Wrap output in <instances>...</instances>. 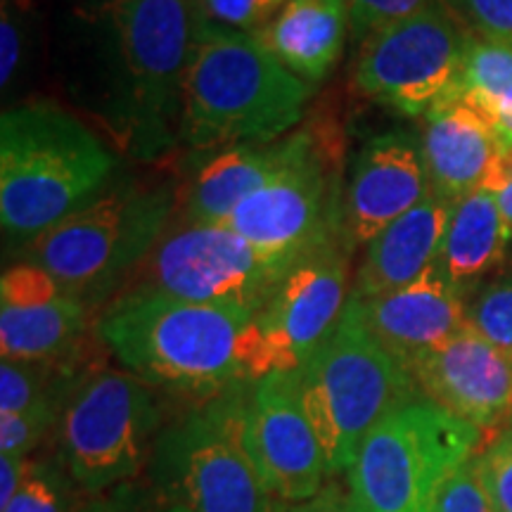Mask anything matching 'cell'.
<instances>
[{
	"instance_id": "1",
	"label": "cell",
	"mask_w": 512,
	"mask_h": 512,
	"mask_svg": "<svg viewBox=\"0 0 512 512\" xmlns=\"http://www.w3.org/2000/svg\"><path fill=\"white\" fill-rule=\"evenodd\" d=\"M192 0H107L55 69L83 119L143 164L181 145L183 83L202 29Z\"/></svg>"
},
{
	"instance_id": "2",
	"label": "cell",
	"mask_w": 512,
	"mask_h": 512,
	"mask_svg": "<svg viewBox=\"0 0 512 512\" xmlns=\"http://www.w3.org/2000/svg\"><path fill=\"white\" fill-rule=\"evenodd\" d=\"M95 323L100 347L152 389L211 399L252 373V313L192 304L159 292H121Z\"/></svg>"
},
{
	"instance_id": "3",
	"label": "cell",
	"mask_w": 512,
	"mask_h": 512,
	"mask_svg": "<svg viewBox=\"0 0 512 512\" xmlns=\"http://www.w3.org/2000/svg\"><path fill=\"white\" fill-rule=\"evenodd\" d=\"M119 157L79 114L24 100L0 117V226L15 254L114 183Z\"/></svg>"
},
{
	"instance_id": "4",
	"label": "cell",
	"mask_w": 512,
	"mask_h": 512,
	"mask_svg": "<svg viewBox=\"0 0 512 512\" xmlns=\"http://www.w3.org/2000/svg\"><path fill=\"white\" fill-rule=\"evenodd\" d=\"M311 95L254 34L204 19L185 72L181 143L200 152L275 143L302 124Z\"/></svg>"
},
{
	"instance_id": "5",
	"label": "cell",
	"mask_w": 512,
	"mask_h": 512,
	"mask_svg": "<svg viewBox=\"0 0 512 512\" xmlns=\"http://www.w3.org/2000/svg\"><path fill=\"white\" fill-rule=\"evenodd\" d=\"M181 183L119 178L98 200L12 254L41 266L91 309L105 306L174 221Z\"/></svg>"
},
{
	"instance_id": "6",
	"label": "cell",
	"mask_w": 512,
	"mask_h": 512,
	"mask_svg": "<svg viewBox=\"0 0 512 512\" xmlns=\"http://www.w3.org/2000/svg\"><path fill=\"white\" fill-rule=\"evenodd\" d=\"M297 382L330 475L349 472L377 422L422 396L406 361L368 330L351 299L332 335L297 370Z\"/></svg>"
},
{
	"instance_id": "7",
	"label": "cell",
	"mask_w": 512,
	"mask_h": 512,
	"mask_svg": "<svg viewBox=\"0 0 512 512\" xmlns=\"http://www.w3.org/2000/svg\"><path fill=\"white\" fill-rule=\"evenodd\" d=\"M254 382L235 384L164 425L147 467L166 505L190 512H273L247 439Z\"/></svg>"
},
{
	"instance_id": "8",
	"label": "cell",
	"mask_w": 512,
	"mask_h": 512,
	"mask_svg": "<svg viewBox=\"0 0 512 512\" xmlns=\"http://www.w3.org/2000/svg\"><path fill=\"white\" fill-rule=\"evenodd\" d=\"M486 444L484 434L418 396L382 418L347 472L361 512H437L441 491Z\"/></svg>"
},
{
	"instance_id": "9",
	"label": "cell",
	"mask_w": 512,
	"mask_h": 512,
	"mask_svg": "<svg viewBox=\"0 0 512 512\" xmlns=\"http://www.w3.org/2000/svg\"><path fill=\"white\" fill-rule=\"evenodd\" d=\"M342 128L309 119L285 136L283 164L230 216L228 228L278 261L294 264L342 235Z\"/></svg>"
},
{
	"instance_id": "10",
	"label": "cell",
	"mask_w": 512,
	"mask_h": 512,
	"mask_svg": "<svg viewBox=\"0 0 512 512\" xmlns=\"http://www.w3.org/2000/svg\"><path fill=\"white\" fill-rule=\"evenodd\" d=\"M159 392L124 368L93 363L64 399L57 458L86 494H102L150 463L164 430Z\"/></svg>"
},
{
	"instance_id": "11",
	"label": "cell",
	"mask_w": 512,
	"mask_h": 512,
	"mask_svg": "<svg viewBox=\"0 0 512 512\" xmlns=\"http://www.w3.org/2000/svg\"><path fill=\"white\" fill-rule=\"evenodd\" d=\"M292 266L259 252L233 228L185 223L174 216L157 247L117 294L159 292L256 316Z\"/></svg>"
},
{
	"instance_id": "12",
	"label": "cell",
	"mask_w": 512,
	"mask_h": 512,
	"mask_svg": "<svg viewBox=\"0 0 512 512\" xmlns=\"http://www.w3.org/2000/svg\"><path fill=\"white\" fill-rule=\"evenodd\" d=\"M467 36L470 31L439 0L361 41L351 88L403 117L425 119L460 95Z\"/></svg>"
},
{
	"instance_id": "13",
	"label": "cell",
	"mask_w": 512,
	"mask_h": 512,
	"mask_svg": "<svg viewBox=\"0 0 512 512\" xmlns=\"http://www.w3.org/2000/svg\"><path fill=\"white\" fill-rule=\"evenodd\" d=\"M351 254L354 247L342 233L294 261L254 316V380L271 373H297L332 335L351 299Z\"/></svg>"
},
{
	"instance_id": "14",
	"label": "cell",
	"mask_w": 512,
	"mask_h": 512,
	"mask_svg": "<svg viewBox=\"0 0 512 512\" xmlns=\"http://www.w3.org/2000/svg\"><path fill=\"white\" fill-rule=\"evenodd\" d=\"M247 439L273 501H306L328 484V458L306 415L297 373H271L252 384Z\"/></svg>"
},
{
	"instance_id": "15",
	"label": "cell",
	"mask_w": 512,
	"mask_h": 512,
	"mask_svg": "<svg viewBox=\"0 0 512 512\" xmlns=\"http://www.w3.org/2000/svg\"><path fill=\"white\" fill-rule=\"evenodd\" d=\"M418 392L491 441L512 425V356L472 325L408 363Z\"/></svg>"
},
{
	"instance_id": "16",
	"label": "cell",
	"mask_w": 512,
	"mask_h": 512,
	"mask_svg": "<svg viewBox=\"0 0 512 512\" xmlns=\"http://www.w3.org/2000/svg\"><path fill=\"white\" fill-rule=\"evenodd\" d=\"M93 309L41 266L12 261L0 278V351L10 361H62L86 351Z\"/></svg>"
},
{
	"instance_id": "17",
	"label": "cell",
	"mask_w": 512,
	"mask_h": 512,
	"mask_svg": "<svg viewBox=\"0 0 512 512\" xmlns=\"http://www.w3.org/2000/svg\"><path fill=\"white\" fill-rule=\"evenodd\" d=\"M430 195L420 145L396 131L373 136L356 152L344 185V235L354 249L366 247Z\"/></svg>"
},
{
	"instance_id": "18",
	"label": "cell",
	"mask_w": 512,
	"mask_h": 512,
	"mask_svg": "<svg viewBox=\"0 0 512 512\" xmlns=\"http://www.w3.org/2000/svg\"><path fill=\"white\" fill-rule=\"evenodd\" d=\"M368 330L389 351L408 363L467 325L465 294L453 287L437 266L411 285L373 299H354Z\"/></svg>"
},
{
	"instance_id": "19",
	"label": "cell",
	"mask_w": 512,
	"mask_h": 512,
	"mask_svg": "<svg viewBox=\"0 0 512 512\" xmlns=\"http://www.w3.org/2000/svg\"><path fill=\"white\" fill-rule=\"evenodd\" d=\"M498 136L501 131L494 121L463 95L427 114L418 145L434 195L456 202L482 188Z\"/></svg>"
},
{
	"instance_id": "20",
	"label": "cell",
	"mask_w": 512,
	"mask_h": 512,
	"mask_svg": "<svg viewBox=\"0 0 512 512\" xmlns=\"http://www.w3.org/2000/svg\"><path fill=\"white\" fill-rule=\"evenodd\" d=\"M451 207L453 202L432 192L418 207L384 228L363 247L366 252L356 268L351 297L373 299L394 292L437 266Z\"/></svg>"
},
{
	"instance_id": "21",
	"label": "cell",
	"mask_w": 512,
	"mask_h": 512,
	"mask_svg": "<svg viewBox=\"0 0 512 512\" xmlns=\"http://www.w3.org/2000/svg\"><path fill=\"white\" fill-rule=\"evenodd\" d=\"M285 138L266 145H235L209 152L181 185L176 219L228 226L235 209L283 164Z\"/></svg>"
},
{
	"instance_id": "22",
	"label": "cell",
	"mask_w": 512,
	"mask_h": 512,
	"mask_svg": "<svg viewBox=\"0 0 512 512\" xmlns=\"http://www.w3.org/2000/svg\"><path fill=\"white\" fill-rule=\"evenodd\" d=\"M351 27L347 0H287L264 29V46L306 83H320L337 67Z\"/></svg>"
},
{
	"instance_id": "23",
	"label": "cell",
	"mask_w": 512,
	"mask_h": 512,
	"mask_svg": "<svg viewBox=\"0 0 512 512\" xmlns=\"http://www.w3.org/2000/svg\"><path fill=\"white\" fill-rule=\"evenodd\" d=\"M508 245L494 195L484 188L472 190L453 202L437 268L448 283L467 294L505 264Z\"/></svg>"
},
{
	"instance_id": "24",
	"label": "cell",
	"mask_w": 512,
	"mask_h": 512,
	"mask_svg": "<svg viewBox=\"0 0 512 512\" xmlns=\"http://www.w3.org/2000/svg\"><path fill=\"white\" fill-rule=\"evenodd\" d=\"M460 95L491 121L512 112V46L477 34L467 36Z\"/></svg>"
},
{
	"instance_id": "25",
	"label": "cell",
	"mask_w": 512,
	"mask_h": 512,
	"mask_svg": "<svg viewBox=\"0 0 512 512\" xmlns=\"http://www.w3.org/2000/svg\"><path fill=\"white\" fill-rule=\"evenodd\" d=\"M38 24L31 0H3L0 5V88L5 107L24 102L36 69Z\"/></svg>"
},
{
	"instance_id": "26",
	"label": "cell",
	"mask_w": 512,
	"mask_h": 512,
	"mask_svg": "<svg viewBox=\"0 0 512 512\" xmlns=\"http://www.w3.org/2000/svg\"><path fill=\"white\" fill-rule=\"evenodd\" d=\"M74 479L64 465L31 460L17 496L0 512H79L76 510Z\"/></svg>"
},
{
	"instance_id": "27",
	"label": "cell",
	"mask_w": 512,
	"mask_h": 512,
	"mask_svg": "<svg viewBox=\"0 0 512 512\" xmlns=\"http://www.w3.org/2000/svg\"><path fill=\"white\" fill-rule=\"evenodd\" d=\"M467 325L512 356V275L486 280L465 294Z\"/></svg>"
},
{
	"instance_id": "28",
	"label": "cell",
	"mask_w": 512,
	"mask_h": 512,
	"mask_svg": "<svg viewBox=\"0 0 512 512\" xmlns=\"http://www.w3.org/2000/svg\"><path fill=\"white\" fill-rule=\"evenodd\" d=\"M62 406L46 403L24 413H0V453L29 458L50 432L57 430Z\"/></svg>"
},
{
	"instance_id": "29",
	"label": "cell",
	"mask_w": 512,
	"mask_h": 512,
	"mask_svg": "<svg viewBox=\"0 0 512 512\" xmlns=\"http://www.w3.org/2000/svg\"><path fill=\"white\" fill-rule=\"evenodd\" d=\"M475 465L496 512H512V427L486 441Z\"/></svg>"
},
{
	"instance_id": "30",
	"label": "cell",
	"mask_w": 512,
	"mask_h": 512,
	"mask_svg": "<svg viewBox=\"0 0 512 512\" xmlns=\"http://www.w3.org/2000/svg\"><path fill=\"white\" fill-rule=\"evenodd\" d=\"M192 3L216 27L256 34L283 10L287 0H192Z\"/></svg>"
},
{
	"instance_id": "31",
	"label": "cell",
	"mask_w": 512,
	"mask_h": 512,
	"mask_svg": "<svg viewBox=\"0 0 512 512\" xmlns=\"http://www.w3.org/2000/svg\"><path fill=\"white\" fill-rule=\"evenodd\" d=\"M472 34L512 46V0H441Z\"/></svg>"
},
{
	"instance_id": "32",
	"label": "cell",
	"mask_w": 512,
	"mask_h": 512,
	"mask_svg": "<svg viewBox=\"0 0 512 512\" xmlns=\"http://www.w3.org/2000/svg\"><path fill=\"white\" fill-rule=\"evenodd\" d=\"M439 0H347L351 31L358 41H366L377 29L418 15Z\"/></svg>"
},
{
	"instance_id": "33",
	"label": "cell",
	"mask_w": 512,
	"mask_h": 512,
	"mask_svg": "<svg viewBox=\"0 0 512 512\" xmlns=\"http://www.w3.org/2000/svg\"><path fill=\"white\" fill-rule=\"evenodd\" d=\"M437 512H496L477 475L475 458L448 479L439 496Z\"/></svg>"
},
{
	"instance_id": "34",
	"label": "cell",
	"mask_w": 512,
	"mask_h": 512,
	"mask_svg": "<svg viewBox=\"0 0 512 512\" xmlns=\"http://www.w3.org/2000/svg\"><path fill=\"white\" fill-rule=\"evenodd\" d=\"M498 131H501V136H498L496 155L489 171H486L482 188L494 195L498 209H501L505 233H508L512 245V136L503 128H498Z\"/></svg>"
},
{
	"instance_id": "35",
	"label": "cell",
	"mask_w": 512,
	"mask_h": 512,
	"mask_svg": "<svg viewBox=\"0 0 512 512\" xmlns=\"http://www.w3.org/2000/svg\"><path fill=\"white\" fill-rule=\"evenodd\" d=\"M273 512H361L349 486L344 489L339 482H328L313 498L299 503H273Z\"/></svg>"
},
{
	"instance_id": "36",
	"label": "cell",
	"mask_w": 512,
	"mask_h": 512,
	"mask_svg": "<svg viewBox=\"0 0 512 512\" xmlns=\"http://www.w3.org/2000/svg\"><path fill=\"white\" fill-rule=\"evenodd\" d=\"M27 467L29 458L8 456V453L0 456V510L17 496L19 486L24 482V475H27Z\"/></svg>"
},
{
	"instance_id": "37",
	"label": "cell",
	"mask_w": 512,
	"mask_h": 512,
	"mask_svg": "<svg viewBox=\"0 0 512 512\" xmlns=\"http://www.w3.org/2000/svg\"><path fill=\"white\" fill-rule=\"evenodd\" d=\"M496 126L503 128L505 133H510V136H512V112L508 114V117H503L501 121H496Z\"/></svg>"
},
{
	"instance_id": "38",
	"label": "cell",
	"mask_w": 512,
	"mask_h": 512,
	"mask_svg": "<svg viewBox=\"0 0 512 512\" xmlns=\"http://www.w3.org/2000/svg\"><path fill=\"white\" fill-rule=\"evenodd\" d=\"M155 512H190V510L181 508V505H164V508H159V510H155Z\"/></svg>"
},
{
	"instance_id": "39",
	"label": "cell",
	"mask_w": 512,
	"mask_h": 512,
	"mask_svg": "<svg viewBox=\"0 0 512 512\" xmlns=\"http://www.w3.org/2000/svg\"><path fill=\"white\" fill-rule=\"evenodd\" d=\"M510 264H512V256H510Z\"/></svg>"
},
{
	"instance_id": "40",
	"label": "cell",
	"mask_w": 512,
	"mask_h": 512,
	"mask_svg": "<svg viewBox=\"0 0 512 512\" xmlns=\"http://www.w3.org/2000/svg\"><path fill=\"white\" fill-rule=\"evenodd\" d=\"M105 3H107V0H105Z\"/></svg>"
},
{
	"instance_id": "41",
	"label": "cell",
	"mask_w": 512,
	"mask_h": 512,
	"mask_svg": "<svg viewBox=\"0 0 512 512\" xmlns=\"http://www.w3.org/2000/svg\"><path fill=\"white\" fill-rule=\"evenodd\" d=\"M510 427H512V425H510Z\"/></svg>"
}]
</instances>
